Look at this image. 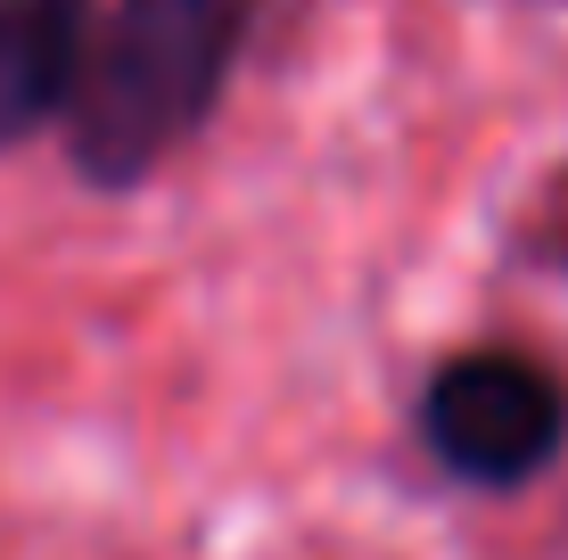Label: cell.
Returning <instances> with one entry per match:
<instances>
[{
    "label": "cell",
    "instance_id": "cell-3",
    "mask_svg": "<svg viewBox=\"0 0 568 560\" xmlns=\"http://www.w3.org/2000/svg\"><path fill=\"white\" fill-rule=\"evenodd\" d=\"M91 33V0H0V149L74 108Z\"/></svg>",
    "mask_w": 568,
    "mask_h": 560
},
{
    "label": "cell",
    "instance_id": "cell-2",
    "mask_svg": "<svg viewBox=\"0 0 568 560\" xmlns=\"http://www.w3.org/2000/svg\"><path fill=\"white\" fill-rule=\"evenodd\" d=\"M420 437L462 487H527L536 470H552L568 437V396L519 346H469L428 379Z\"/></svg>",
    "mask_w": 568,
    "mask_h": 560
},
{
    "label": "cell",
    "instance_id": "cell-1",
    "mask_svg": "<svg viewBox=\"0 0 568 560\" xmlns=\"http://www.w3.org/2000/svg\"><path fill=\"white\" fill-rule=\"evenodd\" d=\"M256 17L264 0H115L67 108L74 165L108 190L165 165L223 100Z\"/></svg>",
    "mask_w": 568,
    "mask_h": 560
}]
</instances>
